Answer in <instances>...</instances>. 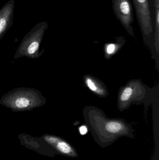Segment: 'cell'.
Returning a JSON list of instances; mask_svg holds the SVG:
<instances>
[{"mask_svg": "<svg viewBox=\"0 0 159 160\" xmlns=\"http://www.w3.org/2000/svg\"><path fill=\"white\" fill-rule=\"evenodd\" d=\"M79 131H80V133L81 134L84 135L87 132V127H85V126H82L79 128Z\"/></svg>", "mask_w": 159, "mask_h": 160, "instance_id": "cell-13", "label": "cell"}, {"mask_svg": "<svg viewBox=\"0 0 159 160\" xmlns=\"http://www.w3.org/2000/svg\"><path fill=\"white\" fill-rule=\"evenodd\" d=\"M123 128V125L118 121L108 122L105 125V129L111 133H117Z\"/></svg>", "mask_w": 159, "mask_h": 160, "instance_id": "cell-7", "label": "cell"}, {"mask_svg": "<svg viewBox=\"0 0 159 160\" xmlns=\"http://www.w3.org/2000/svg\"><path fill=\"white\" fill-rule=\"evenodd\" d=\"M46 99L39 90L32 88H15L2 96L0 104L12 112L30 111L42 107Z\"/></svg>", "mask_w": 159, "mask_h": 160, "instance_id": "cell-1", "label": "cell"}, {"mask_svg": "<svg viewBox=\"0 0 159 160\" xmlns=\"http://www.w3.org/2000/svg\"><path fill=\"white\" fill-rule=\"evenodd\" d=\"M151 18L154 42L158 48L159 38V0H151Z\"/></svg>", "mask_w": 159, "mask_h": 160, "instance_id": "cell-6", "label": "cell"}, {"mask_svg": "<svg viewBox=\"0 0 159 160\" xmlns=\"http://www.w3.org/2000/svg\"><path fill=\"white\" fill-rule=\"evenodd\" d=\"M113 9L117 19L128 33L134 36L132 24L134 22L133 8L130 0H112Z\"/></svg>", "mask_w": 159, "mask_h": 160, "instance_id": "cell-4", "label": "cell"}, {"mask_svg": "<svg viewBox=\"0 0 159 160\" xmlns=\"http://www.w3.org/2000/svg\"><path fill=\"white\" fill-rule=\"evenodd\" d=\"M57 147L61 152L63 154H69L72 152L71 146L65 142H58L57 144Z\"/></svg>", "mask_w": 159, "mask_h": 160, "instance_id": "cell-10", "label": "cell"}, {"mask_svg": "<svg viewBox=\"0 0 159 160\" xmlns=\"http://www.w3.org/2000/svg\"><path fill=\"white\" fill-rule=\"evenodd\" d=\"M47 27V23L43 22L38 23L31 29L21 42L16 51L14 59L16 60L25 57L35 59L40 57L44 51L40 52L39 48Z\"/></svg>", "mask_w": 159, "mask_h": 160, "instance_id": "cell-2", "label": "cell"}, {"mask_svg": "<svg viewBox=\"0 0 159 160\" xmlns=\"http://www.w3.org/2000/svg\"><path fill=\"white\" fill-rule=\"evenodd\" d=\"M137 19L144 41L148 44L154 42L151 18V0H132Z\"/></svg>", "mask_w": 159, "mask_h": 160, "instance_id": "cell-3", "label": "cell"}, {"mask_svg": "<svg viewBox=\"0 0 159 160\" xmlns=\"http://www.w3.org/2000/svg\"><path fill=\"white\" fill-rule=\"evenodd\" d=\"M116 45L115 44H109L106 47V53L108 54H112L115 50Z\"/></svg>", "mask_w": 159, "mask_h": 160, "instance_id": "cell-11", "label": "cell"}, {"mask_svg": "<svg viewBox=\"0 0 159 160\" xmlns=\"http://www.w3.org/2000/svg\"><path fill=\"white\" fill-rule=\"evenodd\" d=\"M133 92V89L131 87H126L120 94V100L123 102L128 101L130 99Z\"/></svg>", "mask_w": 159, "mask_h": 160, "instance_id": "cell-9", "label": "cell"}, {"mask_svg": "<svg viewBox=\"0 0 159 160\" xmlns=\"http://www.w3.org/2000/svg\"><path fill=\"white\" fill-rule=\"evenodd\" d=\"M14 2L11 0L0 9V39L12 25Z\"/></svg>", "mask_w": 159, "mask_h": 160, "instance_id": "cell-5", "label": "cell"}, {"mask_svg": "<svg viewBox=\"0 0 159 160\" xmlns=\"http://www.w3.org/2000/svg\"><path fill=\"white\" fill-rule=\"evenodd\" d=\"M45 139L48 142L50 143H54L56 142L58 140V139L57 138L51 137V136H46L45 137Z\"/></svg>", "mask_w": 159, "mask_h": 160, "instance_id": "cell-12", "label": "cell"}, {"mask_svg": "<svg viewBox=\"0 0 159 160\" xmlns=\"http://www.w3.org/2000/svg\"><path fill=\"white\" fill-rule=\"evenodd\" d=\"M85 82L87 86L91 91L101 95H103V93H102L103 91L99 88L100 87L98 85V83L97 82H95V80L87 78L86 79Z\"/></svg>", "mask_w": 159, "mask_h": 160, "instance_id": "cell-8", "label": "cell"}]
</instances>
